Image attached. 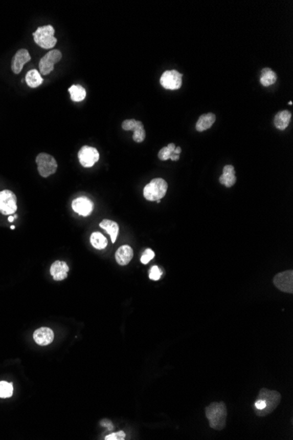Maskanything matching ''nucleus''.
I'll use <instances>...</instances> for the list:
<instances>
[{
  "instance_id": "412c9836",
  "label": "nucleus",
  "mask_w": 293,
  "mask_h": 440,
  "mask_svg": "<svg viewBox=\"0 0 293 440\" xmlns=\"http://www.w3.org/2000/svg\"><path fill=\"white\" fill-rule=\"evenodd\" d=\"M175 150H176V145L174 143H169L166 147L161 149L159 153H158L159 159L162 161L169 160V159L172 161H178L180 156L175 153Z\"/></svg>"
},
{
  "instance_id": "f8f14e48",
  "label": "nucleus",
  "mask_w": 293,
  "mask_h": 440,
  "mask_svg": "<svg viewBox=\"0 0 293 440\" xmlns=\"http://www.w3.org/2000/svg\"><path fill=\"white\" fill-rule=\"evenodd\" d=\"M94 204L86 197H79L72 201V209L82 216H88L93 213Z\"/></svg>"
},
{
  "instance_id": "f03ea898",
  "label": "nucleus",
  "mask_w": 293,
  "mask_h": 440,
  "mask_svg": "<svg viewBox=\"0 0 293 440\" xmlns=\"http://www.w3.org/2000/svg\"><path fill=\"white\" fill-rule=\"evenodd\" d=\"M168 183L164 179L156 178L145 185L143 189V195L148 201H156L162 200L166 195Z\"/></svg>"
},
{
  "instance_id": "1a4fd4ad",
  "label": "nucleus",
  "mask_w": 293,
  "mask_h": 440,
  "mask_svg": "<svg viewBox=\"0 0 293 440\" xmlns=\"http://www.w3.org/2000/svg\"><path fill=\"white\" fill-rule=\"evenodd\" d=\"M78 160L84 168H91L99 160V151L94 147L83 146L78 151Z\"/></svg>"
},
{
  "instance_id": "0eeeda50",
  "label": "nucleus",
  "mask_w": 293,
  "mask_h": 440,
  "mask_svg": "<svg viewBox=\"0 0 293 440\" xmlns=\"http://www.w3.org/2000/svg\"><path fill=\"white\" fill-rule=\"evenodd\" d=\"M17 211V197L10 190L0 192V213L5 216H11Z\"/></svg>"
},
{
  "instance_id": "ddd939ff",
  "label": "nucleus",
  "mask_w": 293,
  "mask_h": 440,
  "mask_svg": "<svg viewBox=\"0 0 293 440\" xmlns=\"http://www.w3.org/2000/svg\"><path fill=\"white\" fill-rule=\"evenodd\" d=\"M31 60V56L28 50L25 49L18 50L12 60V71L14 74H19L23 70L24 65Z\"/></svg>"
},
{
  "instance_id": "f3484780",
  "label": "nucleus",
  "mask_w": 293,
  "mask_h": 440,
  "mask_svg": "<svg viewBox=\"0 0 293 440\" xmlns=\"http://www.w3.org/2000/svg\"><path fill=\"white\" fill-rule=\"evenodd\" d=\"M133 257V249L128 245L120 247L115 254V259L120 265H127Z\"/></svg>"
},
{
  "instance_id": "473e14b6",
  "label": "nucleus",
  "mask_w": 293,
  "mask_h": 440,
  "mask_svg": "<svg viewBox=\"0 0 293 440\" xmlns=\"http://www.w3.org/2000/svg\"><path fill=\"white\" fill-rule=\"evenodd\" d=\"M11 228H12V229H14V228H15V226H12V227H11Z\"/></svg>"
},
{
  "instance_id": "dca6fc26",
  "label": "nucleus",
  "mask_w": 293,
  "mask_h": 440,
  "mask_svg": "<svg viewBox=\"0 0 293 440\" xmlns=\"http://www.w3.org/2000/svg\"><path fill=\"white\" fill-rule=\"evenodd\" d=\"M219 183L225 185L226 187H232L236 182L235 167L231 164H228L223 168L222 175L219 177Z\"/></svg>"
},
{
  "instance_id": "b1692460",
  "label": "nucleus",
  "mask_w": 293,
  "mask_h": 440,
  "mask_svg": "<svg viewBox=\"0 0 293 440\" xmlns=\"http://www.w3.org/2000/svg\"><path fill=\"white\" fill-rule=\"evenodd\" d=\"M69 93L71 94V99L72 101L81 102L86 98V91L84 87L80 85H73L69 88Z\"/></svg>"
},
{
  "instance_id": "423d86ee",
  "label": "nucleus",
  "mask_w": 293,
  "mask_h": 440,
  "mask_svg": "<svg viewBox=\"0 0 293 440\" xmlns=\"http://www.w3.org/2000/svg\"><path fill=\"white\" fill-rule=\"evenodd\" d=\"M160 83L164 89L175 91L181 88L183 85V75L176 70L164 71L160 77Z\"/></svg>"
},
{
  "instance_id": "aec40b11",
  "label": "nucleus",
  "mask_w": 293,
  "mask_h": 440,
  "mask_svg": "<svg viewBox=\"0 0 293 440\" xmlns=\"http://www.w3.org/2000/svg\"><path fill=\"white\" fill-rule=\"evenodd\" d=\"M278 80V76L272 69L263 68L260 75V83L262 87H268L273 86Z\"/></svg>"
},
{
  "instance_id": "6ab92c4d",
  "label": "nucleus",
  "mask_w": 293,
  "mask_h": 440,
  "mask_svg": "<svg viewBox=\"0 0 293 440\" xmlns=\"http://www.w3.org/2000/svg\"><path fill=\"white\" fill-rule=\"evenodd\" d=\"M290 120H291V113L290 111L288 110L279 111L275 115L274 120H273L274 126L279 130H286L288 126L290 125Z\"/></svg>"
},
{
  "instance_id": "cd10ccee",
  "label": "nucleus",
  "mask_w": 293,
  "mask_h": 440,
  "mask_svg": "<svg viewBox=\"0 0 293 440\" xmlns=\"http://www.w3.org/2000/svg\"><path fill=\"white\" fill-rule=\"evenodd\" d=\"M162 277V271L157 265H154L149 271V279L152 280H159Z\"/></svg>"
},
{
  "instance_id": "c85d7f7f",
  "label": "nucleus",
  "mask_w": 293,
  "mask_h": 440,
  "mask_svg": "<svg viewBox=\"0 0 293 440\" xmlns=\"http://www.w3.org/2000/svg\"><path fill=\"white\" fill-rule=\"evenodd\" d=\"M126 437V434L124 431H118L116 433H111L105 437V440H124Z\"/></svg>"
},
{
  "instance_id": "bb28decb",
  "label": "nucleus",
  "mask_w": 293,
  "mask_h": 440,
  "mask_svg": "<svg viewBox=\"0 0 293 440\" xmlns=\"http://www.w3.org/2000/svg\"><path fill=\"white\" fill-rule=\"evenodd\" d=\"M154 252H153L151 249H147L145 252L143 253V254H142V258H141V261H142L143 265H147L148 262L151 261L152 259H154Z\"/></svg>"
},
{
  "instance_id": "a211bd4d",
  "label": "nucleus",
  "mask_w": 293,
  "mask_h": 440,
  "mask_svg": "<svg viewBox=\"0 0 293 440\" xmlns=\"http://www.w3.org/2000/svg\"><path fill=\"white\" fill-rule=\"evenodd\" d=\"M215 120H216V115L213 113L202 114L196 122V130L198 132H204L213 127Z\"/></svg>"
},
{
  "instance_id": "4be33fe9",
  "label": "nucleus",
  "mask_w": 293,
  "mask_h": 440,
  "mask_svg": "<svg viewBox=\"0 0 293 440\" xmlns=\"http://www.w3.org/2000/svg\"><path fill=\"white\" fill-rule=\"evenodd\" d=\"M99 227L105 229L111 237V240L112 243H115L117 239L118 234H119V225L117 222L111 221V220H103L102 222L99 223Z\"/></svg>"
},
{
  "instance_id": "7ed1b4c3",
  "label": "nucleus",
  "mask_w": 293,
  "mask_h": 440,
  "mask_svg": "<svg viewBox=\"0 0 293 440\" xmlns=\"http://www.w3.org/2000/svg\"><path fill=\"white\" fill-rule=\"evenodd\" d=\"M33 36L35 44L44 50H50L57 44V39L55 37V29L52 26L47 25L38 28L33 34Z\"/></svg>"
},
{
  "instance_id": "5701e85b",
  "label": "nucleus",
  "mask_w": 293,
  "mask_h": 440,
  "mask_svg": "<svg viewBox=\"0 0 293 440\" xmlns=\"http://www.w3.org/2000/svg\"><path fill=\"white\" fill-rule=\"evenodd\" d=\"M26 82L28 83V86L31 88H36L40 87V85L43 82L42 77L40 76V73L37 70H31L28 71L26 75Z\"/></svg>"
},
{
  "instance_id": "393cba45",
  "label": "nucleus",
  "mask_w": 293,
  "mask_h": 440,
  "mask_svg": "<svg viewBox=\"0 0 293 440\" xmlns=\"http://www.w3.org/2000/svg\"><path fill=\"white\" fill-rule=\"evenodd\" d=\"M91 243L95 249H103L107 246V239L99 232H94L91 236Z\"/></svg>"
},
{
  "instance_id": "a878e982",
  "label": "nucleus",
  "mask_w": 293,
  "mask_h": 440,
  "mask_svg": "<svg viewBox=\"0 0 293 440\" xmlns=\"http://www.w3.org/2000/svg\"><path fill=\"white\" fill-rule=\"evenodd\" d=\"M13 387L12 383L0 382V398H9L13 395Z\"/></svg>"
},
{
  "instance_id": "4468645a",
  "label": "nucleus",
  "mask_w": 293,
  "mask_h": 440,
  "mask_svg": "<svg viewBox=\"0 0 293 440\" xmlns=\"http://www.w3.org/2000/svg\"><path fill=\"white\" fill-rule=\"evenodd\" d=\"M34 339L38 345L45 346L52 343L54 340V332L50 328L42 327L34 331Z\"/></svg>"
},
{
  "instance_id": "2f4dec72",
  "label": "nucleus",
  "mask_w": 293,
  "mask_h": 440,
  "mask_svg": "<svg viewBox=\"0 0 293 440\" xmlns=\"http://www.w3.org/2000/svg\"><path fill=\"white\" fill-rule=\"evenodd\" d=\"M13 220H14V216H9V218H8V221L10 222H13Z\"/></svg>"
},
{
  "instance_id": "2eb2a0df",
  "label": "nucleus",
  "mask_w": 293,
  "mask_h": 440,
  "mask_svg": "<svg viewBox=\"0 0 293 440\" xmlns=\"http://www.w3.org/2000/svg\"><path fill=\"white\" fill-rule=\"evenodd\" d=\"M69 270L70 268L65 262L56 261L53 263L50 267V274L56 281H61L67 278Z\"/></svg>"
},
{
  "instance_id": "9d476101",
  "label": "nucleus",
  "mask_w": 293,
  "mask_h": 440,
  "mask_svg": "<svg viewBox=\"0 0 293 440\" xmlns=\"http://www.w3.org/2000/svg\"><path fill=\"white\" fill-rule=\"evenodd\" d=\"M122 129L125 131H133V140L136 142H142L146 138V132L142 121L134 119L125 120L122 122Z\"/></svg>"
},
{
  "instance_id": "9b49d317",
  "label": "nucleus",
  "mask_w": 293,
  "mask_h": 440,
  "mask_svg": "<svg viewBox=\"0 0 293 440\" xmlns=\"http://www.w3.org/2000/svg\"><path fill=\"white\" fill-rule=\"evenodd\" d=\"M273 282L275 286L282 292L292 294L293 271L290 270V271H283L277 274L273 279Z\"/></svg>"
},
{
  "instance_id": "c756f323",
  "label": "nucleus",
  "mask_w": 293,
  "mask_h": 440,
  "mask_svg": "<svg viewBox=\"0 0 293 440\" xmlns=\"http://www.w3.org/2000/svg\"><path fill=\"white\" fill-rule=\"evenodd\" d=\"M100 425L104 426V427L107 428V430L110 431H114V429H115L114 425H112V423L110 420H107V419H103L102 421L100 422Z\"/></svg>"
},
{
  "instance_id": "f257e3e1",
  "label": "nucleus",
  "mask_w": 293,
  "mask_h": 440,
  "mask_svg": "<svg viewBox=\"0 0 293 440\" xmlns=\"http://www.w3.org/2000/svg\"><path fill=\"white\" fill-rule=\"evenodd\" d=\"M227 407L224 403H213L206 409V415L209 425L217 431L224 429L227 421Z\"/></svg>"
},
{
  "instance_id": "39448f33",
  "label": "nucleus",
  "mask_w": 293,
  "mask_h": 440,
  "mask_svg": "<svg viewBox=\"0 0 293 440\" xmlns=\"http://www.w3.org/2000/svg\"><path fill=\"white\" fill-rule=\"evenodd\" d=\"M35 161L37 163L38 172L42 178H48L54 173H56L58 165L55 157H52L51 155L40 153Z\"/></svg>"
},
{
  "instance_id": "20e7f679",
  "label": "nucleus",
  "mask_w": 293,
  "mask_h": 440,
  "mask_svg": "<svg viewBox=\"0 0 293 440\" xmlns=\"http://www.w3.org/2000/svg\"><path fill=\"white\" fill-rule=\"evenodd\" d=\"M258 399H262L265 402L266 407L264 409L257 411L256 415L259 416H264L273 412L278 404L280 403L281 394L277 391L268 390L266 388H262L258 394Z\"/></svg>"
},
{
  "instance_id": "6e6552de",
  "label": "nucleus",
  "mask_w": 293,
  "mask_h": 440,
  "mask_svg": "<svg viewBox=\"0 0 293 440\" xmlns=\"http://www.w3.org/2000/svg\"><path fill=\"white\" fill-rule=\"evenodd\" d=\"M62 57V52L59 50H50V52L47 53L39 62L40 74H50L54 70V65L60 62Z\"/></svg>"
},
{
  "instance_id": "7c9ffc66",
  "label": "nucleus",
  "mask_w": 293,
  "mask_h": 440,
  "mask_svg": "<svg viewBox=\"0 0 293 440\" xmlns=\"http://www.w3.org/2000/svg\"><path fill=\"white\" fill-rule=\"evenodd\" d=\"M181 151H182V150H181V148H180V147H176V150H175V153H176V155H180V153H181Z\"/></svg>"
}]
</instances>
